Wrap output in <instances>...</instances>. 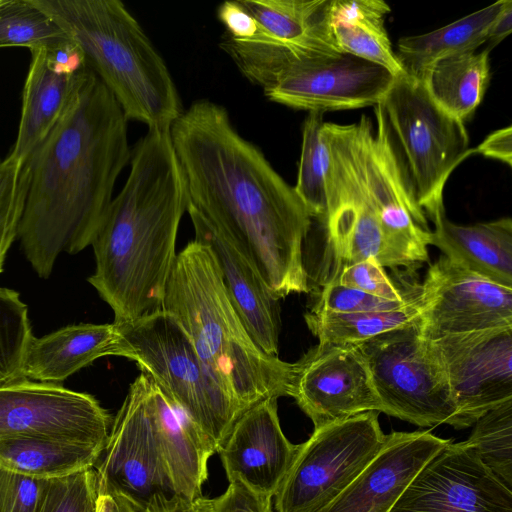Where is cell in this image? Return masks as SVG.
<instances>
[{
	"label": "cell",
	"instance_id": "1",
	"mask_svg": "<svg viewBox=\"0 0 512 512\" xmlns=\"http://www.w3.org/2000/svg\"><path fill=\"white\" fill-rule=\"evenodd\" d=\"M169 133L186 211L228 238L277 300L310 292L303 245L313 220L294 187L238 133L227 110L197 100Z\"/></svg>",
	"mask_w": 512,
	"mask_h": 512
},
{
	"label": "cell",
	"instance_id": "2",
	"mask_svg": "<svg viewBox=\"0 0 512 512\" xmlns=\"http://www.w3.org/2000/svg\"><path fill=\"white\" fill-rule=\"evenodd\" d=\"M127 121L88 69L58 122L25 160L18 238L39 277L50 276L61 252L76 254L91 245L130 162Z\"/></svg>",
	"mask_w": 512,
	"mask_h": 512
},
{
	"label": "cell",
	"instance_id": "3",
	"mask_svg": "<svg viewBox=\"0 0 512 512\" xmlns=\"http://www.w3.org/2000/svg\"><path fill=\"white\" fill-rule=\"evenodd\" d=\"M129 163L126 182L91 243L96 267L88 278L118 324L162 309L186 211L169 130L148 129L131 150Z\"/></svg>",
	"mask_w": 512,
	"mask_h": 512
},
{
	"label": "cell",
	"instance_id": "4",
	"mask_svg": "<svg viewBox=\"0 0 512 512\" xmlns=\"http://www.w3.org/2000/svg\"><path fill=\"white\" fill-rule=\"evenodd\" d=\"M162 309L179 322L217 383L244 411L263 399L287 396L292 363L267 355L252 340L207 245L194 240L177 254Z\"/></svg>",
	"mask_w": 512,
	"mask_h": 512
},
{
	"label": "cell",
	"instance_id": "5",
	"mask_svg": "<svg viewBox=\"0 0 512 512\" xmlns=\"http://www.w3.org/2000/svg\"><path fill=\"white\" fill-rule=\"evenodd\" d=\"M80 48L127 120L169 130L183 108L172 75L119 0H32Z\"/></svg>",
	"mask_w": 512,
	"mask_h": 512
},
{
	"label": "cell",
	"instance_id": "6",
	"mask_svg": "<svg viewBox=\"0 0 512 512\" xmlns=\"http://www.w3.org/2000/svg\"><path fill=\"white\" fill-rule=\"evenodd\" d=\"M407 189L427 219L444 213L443 191L453 170L472 152L464 122L430 97L422 82L395 76L374 106Z\"/></svg>",
	"mask_w": 512,
	"mask_h": 512
},
{
	"label": "cell",
	"instance_id": "7",
	"mask_svg": "<svg viewBox=\"0 0 512 512\" xmlns=\"http://www.w3.org/2000/svg\"><path fill=\"white\" fill-rule=\"evenodd\" d=\"M118 326L115 356L134 361L218 452L244 410L217 383L179 322L160 309Z\"/></svg>",
	"mask_w": 512,
	"mask_h": 512
},
{
	"label": "cell",
	"instance_id": "8",
	"mask_svg": "<svg viewBox=\"0 0 512 512\" xmlns=\"http://www.w3.org/2000/svg\"><path fill=\"white\" fill-rule=\"evenodd\" d=\"M353 345L367 364L383 413L419 427H456L445 369L419 321Z\"/></svg>",
	"mask_w": 512,
	"mask_h": 512
},
{
	"label": "cell",
	"instance_id": "9",
	"mask_svg": "<svg viewBox=\"0 0 512 512\" xmlns=\"http://www.w3.org/2000/svg\"><path fill=\"white\" fill-rule=\"evenodd\" d=\"M377 411L314 429L274 498L276 512H320L341 494L382 448Z\"/></svg>",
	"mask_w": 512,
	"mask_h": 512
},
{
	"label": "cell",
	"instance_id": "10",
	"mask_svg": "<svg viewBox=\"0 0 512 512\" xmlns=\"http://www.w3.org/2000/svg\"><path fill=\"white\" fill-rule=\"evenodd\" d=\"M330 163L326 177V209L318 220L326 236L330 268L374 260L393 270L403 267L389 246L364 189L356 157L354 125L324 123Z\"/></svg>",
	"mask_w": 512,
	"mask_h": 512
},
{
	"label": "cell",
	"instance_id": "11",
	"mask_svg": "<svg viewBox=\"0 0 512 512\" xmlns=\"http://www.w3.org/2000/svg\"><path fill=\"white\" fill-rule=\"evenodd\" d=\"M94 469L98 493L114 495L138 512L179 497L158 449L142 373L130 384Z\"/></svg>",
	"mask_w": 512,
	"mask_h": 512
},
{
	"label": "cell",
	"instance_id": "12",
	"mask_svg": "<svg viewBox=\"0 0 512 512\" xmlns=\"http://www.w3.org/2000/svg\"><path fill=\"white\" fill-rule=\"evenodd\" d=\"M395 76L387 69L340 53H312L287 60L263 89L272 102L321 112L377 105Z\"/></svg>",
	"mask_w": 512,
	"mask_h": 512
},
{
	"label": "cell",
	"instance_id": "13",
	"mask_svg": "<svg viewBox=\"0 0 512 512\" xmlns=\"http://www.w3.org/2000/svg\"><path fill=\"white\" fill-rule=\"evenodd\" d=\"M363 115L354 125L357 164L369 202L391 249L407 270L429 260L431 230L410 195L382 121Z\"/></svg>",
	"mask_w": 512,
	"mask_h": 512
},
{
	"label": "cell",
	"instance_id": "14",
	"mask_svg": "<svg viewBox=\"0 0 512 512\" xmlns=\"http://www.w3.org/2000/svg\"><path fill=\"white\" fill-rule=\"evenodd\" d=\"M416 301L420 333L431 341L452 334L512 327V288L444 255L429 266Z\"/></svg>",
	"mask_w": 512,
	"mask_h": 512
},
{
	"label": "cell",
	"instance_id": "15",
	"mask_svg": "<svg viewBox=\"0 0 512 512\" xmlns=\"http://www.w3.org/2000/svg\"><path fill=\"white\" fill-rule=\"evenodd\" d=\"M111 424L90 394L30 380L0 387V439L36 437L104 448Z\"/></svg>",
	"mask_w": 512,
	"mask_h": 512
},
{
	"label": "cell",
	"instance_id": "16",
	"mask_svg": "<svg viewBox=\"0 0 512 512\" xmlns=\"http://www.w3.org/2000/svg\"><path fill=\"white\" fill-rule=\"evenodd\" d=\"M287 396L314 429L368 412H382L367 364L353 344L319 342L297 362Z\"/></svg>",
	"mask_w": 512,
	"mask_h": 512
},
{
	"label": "cell",
	"instance_id": "17",
	"mask_svg": "<svg viewBox=\"0 0 512 512\" xmlns=\"http://www.w3.org/2000/svg\"><path fill=\"white\" fill-rule=\"evenodd\" d=\"M433 343L457 409L456 429L512 400V327L447 335Z\"/></svg>",
	"mask_w": 512,
	"mask_h": 512
},
{
	"label": "cell",
	"instance_id": "18",
	"mask_svg": "<svg viewBox=\"0 0 512 512\" xmlns=\"http://www.w3.org/2000/svg\"><path fill=\"white\" fill-rule=\"evenodd\" d=\"M390 512H512V489L475 450L449 442L414 477Z\"/></svg>",
	"mask_w": 512,
	"mask_h": 512
},
{
	"label": "cell",
	"instance_id": "19",
	"mask_svg": "<svg viewBox=\"0 0 512 512\" xmlns=\"http://www.w3.org/2000/svg\"><path fill=\"white\" fill-rule=\"evenodd\" d=\"M278 398L263 399L237 418L218 454L229 483L273 499L289 471L299 446L282 431Z\"/></svg>",
	"mask_w": 512,
	"mask_h": 512
},
{
	"label": "cell",
	"instance_id": "20",
	"mask_svg": "<svg viewBox=\"0 0 512 512\" xmlns=\"http://www.w3.org/2000/svg\"><path fill=\"white\" fill-rule=\"evenodd\" d=\"M449 442L430 431L387 434L373 460L320 512H390L419 471Z\"/></svg>",
	"mask_w": 512,
	"mask_h": 512
},
{
	"label": "cell",
	"instance_id": "21",
	"mask_svg": "<svg viewBox=\"0 0 512 512\" xmlns=\"http://www.w3.org/2000/svg\"><path fill=\"white\" fill-rule=\"evenodd\" d=\"M188 214L194 240L212 251L229 299L252 340L267 355L278 357L279 300L272 296L253 264L228 238L196 213Z\"/></svg>",
	"mask_w": 512,
	"mask_h": 512
},
{
	"label": "cell",
	"instance_id": "22",
	"mask_svg": "<svg viewBox=\"0 0 512 512\" xmlns=\"http://www.w3.org/2000/svg\"><path fill=\"white\" fill-rule=\"evenodd\" d=\"M141 373L158 449L174 490L182 499L196 500L203 496L208 461L217 450L152 378Z\"/></svg>",
	"mask_w": 512,
	"mask_h": 512
},
{
	"label": "cell",
	"instance_id": "23",
	"mask_svg": "<svg viewBox=\"0 0 512 512\" xmlns=\"http://www.w3.org/2000/svg\"><path fill=\"white\" fill-rule=\"evenodd\" d=\"M22 93L20 122L11 155L26 160L58 122L89 69L69 71L33 49Z\"/></svg>",
	"mask_w": 512,
	"mask_h": 512
},
{
	"label": "cell",
	"instance_id": "24",
	"mask_svg": "<svg viewBox=\"0 0 512 512\" xmlns=\"http://www.w3.org/2000/svg\"><path fill=\"white\" fill-rule=\"evenodd\" d=\"M118 341L119 326L114 322L72 324L33 337L23 363V379L62 382L101 357L115 356Z\"/></svg>",
	"mask_w": 512,
	"mask_h": 512
},
{
	"label": "cell",
	"instance_id": "25",
	"mask_svg": "<svg viewBox=\"0 0 512 512\" xmlns=\"http://www.w3.org/2000/svg\"><path fill=\"white\" fill-rule=\"evenodd\" d=\"M430 245L467 269L512 288V220L509 217L458 225L444 213L432 220Z\"/></svg>",
	"mask_w": 512,
	"mask_h": 512
},
{
	"label": "cell",
	"instance_id": "26",
	"mask_svg": "<svg viewBox=\"0 0 512 512\" xmlns=\"http://www.w3.org/2000/svg\"><path fill=\"white\" fill-rule=\"evenodd\" d=\"M258 25L254 37L296 56L338 52L329 35V0H238Z\"/></svg>",
	"mask_w": 512,
	"mask_h": 512
},
{
	"label": "cell",
	"instance_id": "27",
	"mask_svg": "<svg viewBox=\"0 0 512 512\" xmlns=\"http://www.w3.org/2000/svg\"><path fill=\"white\" fill-rule=\"evenodd\" d=\"M390 12L382 0H329L327 25L334 47L377 64L394 76L406 74L385 28Z\"/></svg>",
	"mask_w": 512,
	"mask_h": 512
},
{
	"label": "cell",
	"instance_id": "28",
	"mask_svg": "<svg viewBox=\"0 0 512 512\" xmlns=\"http://www.w3.org/2000/svg\"><path fill=\"white\" fill-rule=\"evenodd\" d=\"M419 80L441 109L465 122L482 102L489 85V49L441 58Z\"/></svg>",
	"mask_w": 512,
	"mask_h": 512
},
{
	"label": "cell",
	"instance_id": "29",
	"mask_svg": "<svg viewBox=\"0 0 512 512\" xmlns=\"http://www.w3.org/2000/svg\"><path fill=\"white\" fill-rule=\"evenodd\" d=\"M505 1H497L434 31L400 38L395 53L405 73L419 79L435 61L477 50L486 43Z\"/></svg>",
	"mask_w": 512,
	"mask_h": 512
},
{
	"label": "cell",
	"instance_id": "30",
	"mask_svg": "<svg viewBox=\"0 0 512 512\" xmlns=\"http://www.w3.org/2000/svg\"><path fill=\"white\" fill-rule=\"evenodd\" d=\"M104 448L36 437L0 439V466L39 479L62 478L92 468Z\"/></svg>",
	"mask_w": 512,
	"mask_h": 512
},
{
	"label": "cell",
	"instance_id": "31",
	"mask_svg": "<svg viewBox=\"0 0 512 512\" xmlns=\"http://www.w3.org/2000/svg\"><path fill=\"white\" fill-rule=\"evenodd\" d=\"M319 342L356 344L419 321L417 301L395 310L336 313L310 309L304 315Z\"/></svg>",
	"mask_w": 512,
	"mask_h": 512
},
{
	"label": "cell",
	"instance_id": "32",
	"mask_svg": "<svg viewBox=\"0 0 512 512\" xmlns=\"http://www.w3.org/2000/svg\"><path fill=\"white\" fill-rule=\"evenodd\" d=\"M323 114L309 112L302 129L301 155L294 190L312 220H320L326 209V177L330 163L323 134Z\"/></svg>",
	"mask_w": 512,
	"mask_h": 512
},
{
	"label": "cell",
	"instance_id": "33",
	"mask_svg": "<svg viewBox=\"0 0 512 512\" xmlns=\"http://www.w3.org/2000/svg\"><path fill=\"white\" fill-rule=\"evenodd\" d=\"M71 40L32 0L0 2V48L49 49Z\"/></svg>",
	"mask_w": 512,
	"mask_h": 512
},
{
	"label": "cell",
	"instance_id": "34",
	"mask_svg": "<svg viewBox=\"0 0 512 512\" xmlns=\"http://www.w3.org/2000/svg\"><path fill=\"white\" fill-rule=\"evenodd\" d=\"M466 441L483 465L512 489V400L481 416Z\"/></svg>",
	"mask_w": 512,
	"mask_h": 512
},
{
	"label": "cell",
	"instance_id": "35",
	"mask_svg": "<svg viewBox=\"0 0 512 512\" xmlns=\"http://www.w3.org/2000/svg\"><path fill=\"white\" fill-rule=\"evenodd\" d=\"M33 337L20 294L0 287V387L24 380L23 363Z\"/></svg>",
	"mask_w": 512,
	"mask_h": 512
},
{
	"label": "cell",
	"instance_id": "36",
	"mask_svg": "<svg viewBox=\"0 0 512 512\" xmlns=\"http://www.w3.org/2000/svg\"><path fill=\"white\" fill-rule=\"evenodd\" d=\"M27 185L24 160L11 154L0 159V273L9 248L18 237Z\"/></svg>",
	"mask_w": 512,
	"mask_h": 512
},
{
	"label": "cell",
	"instance_id": "37",
	"mask_svg": "<svg viewBox=\"0 0 512 512\" xmlns=\"http://www.w3.org/2000/svg\"><path fill=\"white\" fill-rule=\"evenodd\" d=\"M97 499V475L92 467L45 480L35 512H96Z\"/></svg>",
	"mask_w": 512,
	"mask_h": 512
},
{
	"label": "cell",
	"instance_id": "38",
	"mask_svg": "<svg viewBox=\"0 0 512 512\" xmlns=\"http://www.w3.org/2000/svg\"><path fill=\"white\" fill-rule=\"evenodd\" d=\"M319 281V285L337 283L391 301L408 300L417 294L402 292L374 260L338 265Z\"/></svg>",
	"mask_w": 512,
	"mask_h": 512
},
{
	"label": "cell",
	"instance_id": "39",
	"mask_svg": "<svg viewBox=\"0 0 512 512\" xmlns=\"http://www.w3.org/2000/svg\"><path fill=\"white\" fill-rule=\"evenodd\" d=\"M416 297L417 294L408 300L391 301L337 283H326L310 309L336 313L388 311L406 307L414 303Z\"/></svg>",
	"mask_w": 512,
	"mask_h": 512
},
{
	"label": "cell",
	"instance_id": "40",
	"mask_svg": "<svg viewBox=\"0 0 512 512\" xmlns=\"http://www.w3.org/2000/svg\"><path fill=\"white\" fill-rule=\"evenodd\" d=\"M44 481L0 466V512H35Z\"/></svg>",
	"mask_w": 512,
	"mask_h": 512
},
{
	"label": "cell",
	"instance_id": "41",
	"mask_svg": "<svg viewBox=\"0 0 512 512\" xmlns=\"http://www.w3.org/2000/svg\"><path fill=\"white\" fill-rule=\"evenodd\" d=\"M217 512H274L272 499L255 494L239 483H229L216 498Z\"/></svg>",
	"mask_w": 512,
	"mask_h": 512
},
{
	"label": "cell",
	"instance_id": "42",
	"mask_svg": "<svg viewBox=\"0 0 512 512\" xmlns=\"http://www.w3.org/2000/svg\"><path fill=\"white\" fill-rule=\"evenodd\" d=\"M217 16L232 38L250 39L257 33V22L238 0L223 2L218 7Z\"/></svg>",
	"mask_w": 512,
	"mask_h": 512
},
{
	"label": "cell",
	"instance_id": "43",
	"mask_svg": "<svg viewBox=\"0 0 512 512\" xmlns=\"http://www.w3.org/2000/svg\"><path fill=\"white\" fill-rule=\"evenodd\" d=\"M474 151L506 163L510 167L512 165V127L509 125L490 133Z\"/></svg>",
	"mask_w": 512,
	"mask_h": 512
},
{
	"label": "cell",
	"instance_id": "44",
	"mask_svg": "<svg viewBox=\"0 0 512 512\" xmlns=\"http://www.w3.org/2000/svg\"><path fill=\"white\" fill-rule=\"evenodd\" d=\"M144 512H217L216 498H206L204 496L187 501L180 497L172 500L154 504L148 507Z\"/></svg>",
	"mask_w": 512,
	"mask_h": 512
},
{
	"label": "cell",
	"instance_id": "45",
	"mask_svg": "<svg viewBox=\"0 0 512 512\" xmlns=\"http://www.w3.org/2000/svg\"><path fill=\"white\" fill-rule=\"evenodd\" d=\"M512 30V1L506 0L499 15L493 22L487 37L490 47L497 45L506 38Z\"/></svg>",
	"mask_w": 512,
	"mask_h": 512
},
{
	"label": "cell",
	"instance_id": "46",
	"mask_svg": "<svg viewBox=\"0 0 512 512\" xmlns=\"http://www.w3.org/2000/svg\"><path fill=\"white\" fill-rule=\"evenodd\" d=\"M96 512H138L122 499L105 493H98Z\"/></svg>",
	"mask_w": 512,
	"mask_h": 512
},
{
	"label": "cell",
	"instance_id": "47",
	"mask_svg": "<svg viewBox=\"0 0 512 512\" xmlns=\"http://www.w3.org/2000/svg\"><path fill=\"white\" fill-rule=\"evenodd\" d=\"M1 1H2V0H0V2H1Z\"/></svg>",
	"mask_w": 512,
	"mask_h": 512
}]
</instances>
